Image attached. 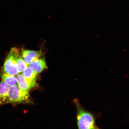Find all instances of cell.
Masks as SVG:
<instances>
[{
	"mask_svg": "<svg viewBox=\"0 0 129 129\" xmlns=\"http://www.w3.org/2000/svg\"><path fill=\"white\" fill-rule=\"evenodd\" d=\"M77 109V123L79 129H99L96 123L98 115L89 112L82 107L78 100H75Z\"/></svg>",
	"mask_w": 129,
	"mask_h": 129,
	"instance_id": "cell-1",
	"label": "cell"
},
{
	"mask_svg": "<svg viewBox=\"0 0 129 129\" xmlns=\"http://www.w3.org/2000/svg\"><path fill=\"white\" fill-rule=\"evenodd\" d=\"M20 51L17 48H11L3 67V73L14 76L18 74L16 59Z\"/></svg>",
	"mask_w": 129,
	"mask_h": 129,
	"instance_id": "cell-2",
	"label": "cell"
},
{
	"mask_svg": "<svg viewBox=\"0 0 129 129\" xmlns=\"http://www.w3.org/2000/svg\"><path fill=\"white\" fill-rule=\"evenodd\" d=\"M28 92L22 91L18 85L10 87L6 104L23 103L29 98Z\"/></svg>",
	"mask_w": 129,
	"mask_h": 129,
	"instance_id": "cell-3",
	"label": "cell"
},
{
	"mask_svg": "<svg viewBox=\"0 0 129 129\" xmlns=\"http://www.w3.org/2000/svg\"><path fill=\"white\" fill-rule=\"evenodd\" d=\"M24 62L27 65H29L35 59L39 58L43 54L41 50L34 51L23 49L21 53Z\"/></svg>",
	"mask_w": 129,
	"mask_h": 129,
	"instance_id": "cell-4",
	"label": "cell"
},
{
	"mask_svg": "<svg viewBox=\"0 0 129 129\" xmlns=\"http://www.w3.org/2000/svg\"><path fill=\"white\" fill-rule=\"evenodd\" d=\"M16 78L18 86L22 91L28 92L30 89L36 86V81L27 79L22 74H19Z\"/></svg>",
	"mask_w": 129,
	"mask_h": 129,
	"instance_id": "cell-5",
	"label": "cell"
},
{
	"mask_svg": "<svg viewBox=\"0 0 129 129\" xmlns=\"http://www.w3.org/2000/svg\"><path fill=\"white\" fill-rule=\"evenodd\" d=\"M29 65L37 74L40 73L48 68L44 58H38L34 60Z\"/></svg>",
	"mask_w": 129,
	"mask_h": 129,
	"instance_id": "cell-6",
	"label": "cell"
},
{
	"mask_svg": "<svg viewBox=\"0 0 129 129\" xmlns=\"http://www.w3.org/2000/svg\"><path fill=\"white\" fill-rule=\"evenodd\" d=\"M10 86L2 80L0 83V106L6 104Z\"/></svg>",
	"mask_w": 129,
	"mask_h": 129,
	"instance_id": "cell-7",
	"label": "cell"
},
{
	"mask_svg": "<svg viewBox=\"0 0 129 129\" xmlns=\"http://www.w3.org/2000/svg\"><path fill=\"white\" fill-rule=\"evenodd\" d=\"M37 73L29 66L27 67L22 72V75L27 79L36 81Z\"/></svg>",
	"mask_w": 129,
	"mask_h": 129,
	"instance_id": "cell-8",
	"label": "cell"
},
{
	"mask_svg": "<svg viewBox=\"0 0 129 129\" xmlns=\"http://www.w3.org/2000/svg\"><path fill=\"white\" fill-rule=\"evenodd\" d=\"M1 76L2 80L5 82L10 87L18 85L17 78L14 76L7 75L3 73Z\"/></svg>",
	"mask_w": 129,
	"mask_h": 129,
	"instance_id": "cell-9",
	"label": "cell"
},
{
	"mask_svg": "<svg viewBox=\"0 0 129 129\" xmlns=\"http://www.w3.org/2000/svg\"><path fill=\"white\" fill-rule=\"evenodd\" d=\"M16 60L17 68L19 73L22 72L28 66L24 62L20 52L18 54L16 57Z\"/></svg>",
	"mask_w": 129,
	"mask_h": 129,
	"instance_id": "cell-10",
	"label": "cell"
}]
</instances>
